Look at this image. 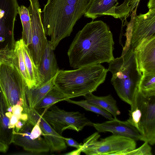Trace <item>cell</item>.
Listing matches in <instances>:
<instances>
[{
  "instance_id": "6da1fadb",
  "label": "cell",
  "mask_w": 155,
  "mask_h": 155,
  "mask_svg": "<svg viewBox=\"0 0 155 155\" xmlns=\"http://www.w3.org/2000/svg\"><path fill=\"white\" fill-rule=\"evenodd\" d=\"M114 42L107 25L101 21L87 23L76 34L67 54L71 67L74 69L114 59Z\"/></svg>"
},
{
  "instance_id": "7a4b0ae2",
  "label": "cell",
  "mask_w": 155,
  "mask_h": 155,
  "mask_svg": "<svg viewBox=\"0 0 155 155\" xmlns=\"http://www.w3.org/2000/svg\"><path fill=\"white\" fill-rule=\"evenodd\" d=\"M92 0H47L41 11L45 34L54 50L70 36L77 22L84 15Z\"/></svg>"
},
{
  "instance_id": "3957f363",
  "label": "cell",
  "mask_w": 155,
  "mask_h": 155,
  "mask_svg": "<svg viewBox=\"0 0 155 155\" xmlns=\"http://www.w3.org/2000/svg\"><path fill=\"white\" fill-rule=\"evenodd\" d=\"M108 71L100 64L71 70H59L54 85L70 99L96 91L105 80Z\"/></svg>"
},
{
  "instance_id": "277c9868",
  "label": "cell",
  "mask_w": 155,
  "mask_h": 155,
  "mask_svg": "<svg viewBox=\"0 0 155 155\" xmlns=\"http://www.w3.org/2000/svg\"><path fill=\"white\" fill-rule=\"evenodd\" d=\"M108 71L112 74L111 82L121 100L131 105L142 76L133 49L109 63Z\"/></svg>"
},
{
  "instance_id": "5b68a950",
  "label": "cell",
  "mask_w": 155,
  "mask_h": 155,
  "mask_svg": "<svg viewBox=\"0 0 155 155\" xmlns=\"http://www.w3.org/2000/svg\"><path fill=\"white\" fill-rule=\"evenodd\" d=\"M127 120L140 134L141 140L155 143V96L146 97L137 90Z\"/></svg>"
},
{
  "instance_id": "8992f818",
  "label": "cell",
  "mask_w": 155,
  "mask_h": 155,
  "mask_svg": "<svg viewBox=\"0 0 155 155\" xmlns=\"http://www.w3.org/2000/svg\"><path fill=\"white\" fill-rule=\"evenodd\" d=\"M26 85L16 67L12 64L0 61V88L9 107L18 105L27 113L29 107L25 94Z\"/></svg>"
},
{
  "instance_id": "52a82bcc",
  "label": "cell",
  "mask_w": 155,
  "mask_h": 155,
  "mask_svg": "<svg viewBox=\"0 0 155 155\" xmlns=\"http://www.w3.org/2000/svg\"><path fill=\"white\" fill-rule=\"evenodd\" d=\"M100 136L96 132L85 139L81 152L87 155H125L136 147V141L129 137L113 134L98 140Z\"/></svg>"
},
{
  "instance_id": "ba28073f",
  "label": "cell",
  "mask_w": 155,
  "mask_h": 155,
  "mask_svg": "<svg viewBox=\"0 0 155 155\" xmlns=\"http://www.w3.org/2000/svg\"><path fill=\"white\" fill-rule=\"evenodd\" d=\"M41 114L60 135L66 129L79 132L86 126H93V123L87 118L84 114L78 111H67L56 105L52 106Z\"/></svg>"
},
{
  "instance_id": "9c48e42d",
  "label": "cell",
  "mask_w": 155,
  "mask_h": 155,
  "mask_svg": "<svg viewBox=\"0 0 155 155\" xmlns=\"http://www.w3.org/2000/svg\"><path fill=\"white\" fill-rule=\"evenodd\" d=\"M28 9L31 25V42L28 46L35 64L37 68L48 41L41 19V10L39 0H29Z\"/></svg>"
},
{
  "instance_id": "30bf717a",
  "label": "cell",
  "mask_w": 155,
  "mask_h": 155,
  "mask_svg": "<svg viewBox=\"0 0 155 155\" xmlns=\"http://www.w3.org/2000/svg\"><path fill=\"white\" fill-rule=\"evenodd\" d=\"M155 37V8L135 16L130 41L131 48H134L142 42Z\"/></svg>"
},
{
  "instance_id": "8fae6325",
  "label": "cell",
  "mask_w": 155,
  "mask_h": 155,
  "mask_svg": "<svg viewBox=\"0 0 155 155\" xmlns=\"http://www.w3.org/2000/svg\"><path fill=\"white\" fill-rule=\"evenodd\" d=\"M34 126L27 120L18 131L14 130L12 143L34 154L48 152L49 147L44 139L41 137L35 140L31 138V133Z\"/></svg>"
},
{
  "instance_id": "7c38bea8",
  "label": "cell",
  "mask_w": 155,
  "mask_h": 155,
  "mask_svg": "<svg viewBox=\"0 0 155 155\" xmlns=\"http://www.w3.org/2000/svg\"><path fill=\"white\" fill-rule=\"evenodd\" d=\"M19 6L17 0H0V43L9 36L14 39L15 22Z\"/></svg>"
},
{
  "instance_id": "4fadbf2b",
  "label": "cell",
  "mask_w": 155,
  "mask_h": 155,
  "mask_svg": "<svg viewBox=\"0 0 155 155\" xmlns=\"http://www.w3.org/2000/svg\"><path fill=\"white\" fill-rule=\"evenodd\" d=\"M28 117H33L38 119L42 131V135L51 152H60L67 148L64 137L58 134L46 121L39 112L34 108H29Z\"/></svg>"
},
{
  "instance_id": "5bb4252c",
  "label": "cell",
  "mask_w": 155,
  "mask_h": 155,
  "mask_svg": "<svg viewBox=\"0 0 155 155\" xmlns=\"http://www.w3.org/2000/svg\"><path fill=\"white\" fill-rule=\"evenodd\" d=\"M142 73H155V37L143 41L134 50Z\"/></svg>"
},
{
  "instance_id": "9a60e30c",
  "label": "cell",
  "mask_w": 155,
  "mask_h": 155,
  "mask_svg": "<svg viewBox=\"0 0 155 155\" xmlns=\"http://www.w3.org/2000/svg\"><path fill=\"white\" fill-rule=\"evenodd\" d=\"M99 133L109 132L113 134L141 140V136L137 129L127 120L122 121L114 118L101 123H94L93 126Z\"/></svg>"
},
{
  "instance_id": "2e32d148",
  "label": "cell",
  "mask_w": 155,
  "mask_h": 155,
  "mask_svg": "<svg viewBox=\"0 0 155 155\" xmlns=\"http://www.w3.org/2000/svg\"><path fill=\"white\" fill-rule=\"evenodd\" d=\"M54 50L49 41H48L38 68L39 86L51 80L59 70L54 53Z\"/></svg>"
},
{
  "instance_id": "e0dca14e",
  "label": "cell",
  "mask_w": 155,
  "mask_h": 155,
  "mask_svg": "<svg viewBox=\"0 0 155 155\" xmlns=\"http://www.w3.org/2000/svg\"><path fill=\"white\" fill-rule=\"evenodd\" d=\"M8 108L0 88V141L8 146L12 143L13 137V131L10 127L12 113Z\"/></svg>"
},
{
  "instance_id": "ac0fdd59",
  "label": "cell",
  "mask_w": 155,
  "mask_h": 155,
  "mask_svg": "<svg viewBox=\"0 0 155 155\" xmlns=\"http://www.w3.org/2000/svg\"><path fill=\"white\" fill-rule=\"evenodd\" d=\"M118 4L117 0H92L84 16L93 20L104 15L115 18V8Z\"/></svg>"
},
{
  "instance_id": "d6986e66",
  "label": "cell",
  "mask_w": 155,
  "mask_h": 155,
  "mask_svg": "<svg viewBox=\"0 0 155 155\" xmlns=\"http://www.w3.org/2000/svg\"><path fill=\"white\" fill-rule=\"evenodd\" d=\"M21 39L15 42L13 49L9 52L7 61L17 68L24 80L27 87L31 88V83L27 71L22 51Z\"/></svg>"
},
{
  "instance_id": "ffe728a7",
  "label": "cell",
  "mask_w": 155,
  "mask_h": 155,
  "mask_svg": "<svg viewBox=\"0 0 155 155\" xmlns=\"http://www.w3.org/2000/svg\"><path fill=\"white\" fill-rule=\"evenodd\" d=\"M88 102L99 106L112 115L114 118L120 114L117 104L116 101L110 94L105 96H95L92 93L84 96Z\"/></svg>"
},
{
  "instance_id": "44dd1931",
  "label": "cell",
  "mask_w": 155,
  "mask_h": 155,
  "mask_svg": "<svg viewBox=\"0 0 155 155\" xmlns=\"http://www.w3.org/2000/svg\"><path fill=\"white\" fill-rule=\"evenodd\" d=\"M56 74L51 80L39 87L28 89L26 86V97L27 104L30 108H34L54 86Z\"/></svg>"
},
{
  "instance_id": "7402d4cb",
  "label": "cell",
  "mask_w": 155,
  "mask_h": 155,
  "mask_svg": "<svg viewBox=\"0 0 155 155\" xmlns=\"http://www.w3.org/2000/svg\"><path fill=\"white\" fill-rule=\"evenodd\" d=\"M22 51L26 67L31 83V88L39 86V78L38 68L36 66L31 55L29 48L21 39Z\"/></svg>"
},
{
  "instance_id": "603a6c76",
  "label": "cell",
  "mask_w": 155,
  "mask_h": 155,
  "mask_svg": "<svg viewBox=\"0 0 155 155\" xmlns=\"http://www.w3.org/2000/svg\"><path fill=\"white\" fill-rule=\"evenodd\" d=\"M54 85L34 107L37 110L45 111L56 103L69 99Z\"/></svg>"
},
{
  "instance_id": "cb8c5ba5",
  "label": "cell",
  "mask_w": 155,
  "mask_h": 155,
  "mask_svg": "<svg viewBox=\"0 0 155 155\" xmlns=\"http://www.w3.org/2000/svg\"><path fill=\"white\" fill-rule=\"evenodd\" d=\"M18 14L20 15L22 26L21 38L25 43L29 46L31 42L32 32L30 18L28 8L23 5L19 6Z\"/></svg>"
},
{
  "instance_id": "d4e9b609",
  "label": "cell",
  "mask_w": 155,
  "mask_h": 155,
  "mask_svg": "<svg viewBox=\"0 0 155 155\" xmlns=\"http://www.w3.org/2000/svg\"><path fill=\"white\" fill-rule=\"evenodd\" d=\"M138 90L145 96H155V73H143Z\"/></svg>"
},
{
  "instance_id": "484cf974",
  "label": "cell",
  "mask_w": 155,
  "mask_h": 155,
  "mask_svg": "<svg viewBox=\"0 0 155 155\" xmlns=\"http://www.w3.org/2000/svg\"><path fill=\"white\" fill-rule=\"evenodd\" d=\"M140 0H124V2L115 8V18H120L122 21L125 20L134 8L138 6Z\"/></svg>"
},
{
  "instance_id": "4316f807",
  "label": "cell",
  "mask_w": 155,
  "mask_h": 155,
  "mask_svg": "<svg viewBox=\"0 0 155 155\" xmlns=\"http://www.w3.org/2000/svg\"><path fill=\"white\" fill-rule=\"evenodd\" d=\"M66 101L69 103L79 106L87 110L101 115L109 120L114 119L110 113L98 106L87 102L85 100L76 101L71 100L69 99Z\"/></svg>"
},
{
  "instance_id": "83f0119b",
  "label": "cell",
  "mask_w": 155,
  "mask_h": 155,
  "mask_svg": "<svg viewBox=\"0 0 155 155\" xmlns=\"http://www.w3.org/2000/svg\"><path fill=\"white\" fill-rule=\"evenodd\" d=\"M147 142L140 147L126 153L125 155H152V149Z\"/></svg>"
},
{
  "instance_id": "f1b7e54d",
  "label": "cell",
  "mask_w": 155,
  "mask_h": 155,
  "mask_svg": "<svg viewBox=\"0 0 155 155\" xmlns=\"http://www.w3.org/2000/svg\"><path fill=\"white\" fill-rule=\"evenodd\" d=\"M65 142L68 146L73 147L77 148H80L82 146V143L79 144L72 138L64 137Z\"/></svg>"
},
{
  "instance_id": "f546056e",
  "label": "cell",
  "mask_w": 155,
  "mask_h": 155,
  "mask_svg": "<svg viewBox=\"0 0 155 155\" xmlns=\"http://www.w3.org/2000/svg\"><path fill=\"white\" fill-rule=\"evenodd\" d=\"M82 146L80 148H77V149L72 151L64 154L65 155H80L81 152Z\"/></svg>"
},
{
  "instance_id": "4dcf8cb0",
  "label": "cell",
  "mask_w": 155,
  "mask_h": 155,
  "mask_svg": "<svg viewBox=\"0 0 155 155\" xmlns=\"http://www.w3.org/2000/svg\"><path fill=\"white\" fill-rule=\"evenodd\" d=\"M8 146L0 141V152L5 153L8 150Z\"/></svg>"
},
{
  "instance_id": "1f68e13d",
  "label": "cell",
  "mask_w": 155,
  "mask_h": 155,
  "mask_svg": "<svg viewBox=\"0 0 155 155\" xmlns=\"http://www.w3.org/2000/svg\"><path fill=\"white\" fill-rule=\"evenodd\" d=\"M147 6L149 9L155 8V0H149Z\"/></svg>"
}]
</instances>
